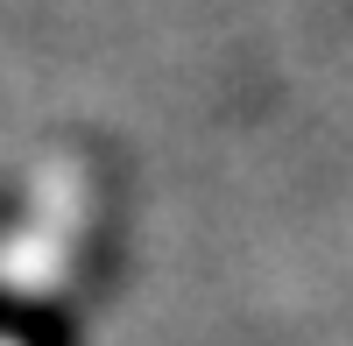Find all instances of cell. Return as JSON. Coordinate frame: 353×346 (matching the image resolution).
<instances>
[{"label": "cell", "mask_w": 353, "mask_h": 346, "mask_svg": "<svg viewBox=\"0 0 353 346\" xmlns=\"http://www.w3.org/2000/svg\"><path fill=\"white\" fill-rule=\"evenodd\" d=\"M0 339L8 346H78V318L64 304H36V297L0 290Z\"/></svg>", "instance_id": "6da1fadb"}]
</instances>
